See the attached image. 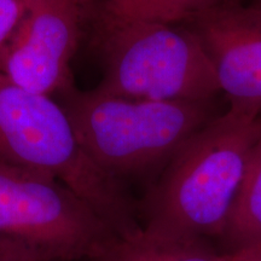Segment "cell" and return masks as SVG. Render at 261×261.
Listing matches in <instances>:
<instances>
[{"label": "cell", "mask_w": 261, "mask_h": 261, "mask_svg": "<svg viewBox=\"0 0 261 261\" xmlns=\"http://www.w3.org/2000/svg\"><path fill=\"white\" fill-rule=\"evenodd\" d=\"M261 117L228 109L182 144L144 202L143 232L167 240L221 237Z\"/></svg>", "instance_id": "obj_1"}, {"label": "cell", "mask_w": 261, "mask_h": 261, "mask_svg": "<svg viewBox=\"0 0 261 261\" xmlns=\"http://www.w3.org/2000/svg\"><path fill=\"white\" fill-rule=\"evenodd\" d=\"M103 65L96 91L127 99L210 102L220 92L217 71L191 28L128 19L86 3Z\"/></svg>", "instance_id": "obj_2"}, {"label": "cell", "mask_w": 261, "mask_h": 261, "mask_svg": "<svg viewBox=\"0 0 261 261\" xmlns=\"http://www.w3.org/2000/svg\"><path fill=\"white\" fill-rule=\"evenodd\" d=\"M0 161L45 173L89 203L122 241L143 228L122 181L94 163L81 146L64 108L0 73Z\"/></svg>", "instance_id": "obj_3"}, {"label": "cell", "mask_w": 261, "mask_h": 261, "mask_svg": "<svg viewBox=\"0 0 261 261\" xmlns=\"http://www.w3.org/2000/svg\"><path fill=\"white\" fill-rule=\"evenodd\" d=\"M64 110L91 160L117 180L167 165L211 121L208 102L127 99L98 91L68 93Z\"/></svg>", "instance_id": "obj_4"}, {"label": "cell", "mask_w": 261, "mask_h": 261, "mask_svg": "<svg viewBox=\"0 0 261 261\" xmlns=\"http://www.w3.org/2000/svg\"><path fill=\"white\" fill-rule=\"evenodd\" d=\"M0 238L39 261H93L121 237L50 174L0 161Z\"/></svg>", "instance_id": "obj_5"}, {"label": "cell", "mask_w": 261, "mask_h": 261, "mask_svg": "<svg viewBox=\"0 0 261 261\" xmlns=\"http://www.w3.org/2000/svg\"><path fill=\"white\" fill-rule=\"evenodd\" d=\"M25 12L0 73L32 92L73 91L70 62L86 17V0H24Z\"/></svg>", "instance_id": "obj_6"}, {"label": "cell", "mask_w": 261, "mask_h": 261, "mask_svg": "<svg viewBox=\"0 0 261 261\" xmlns=\"http://www.w3.org/2000/svg\"><path fill=\"white\" fill-rule=\"evenodd\" d=\"M234 112L261 117V8L223 0L189 19Z\"/></svg>", "instance_id": "obj_7"}, {"label": "cell", "mask_w": 261, "mask_h": 261, "mask_svg": "<svg viewBox=\"0 0 261 261\" xmlns=\"http://www.w3.org/2000/svg\"><path fill=\"white\" fill-rule=\"evenodd\" d=\"M221 237L231 250L261 238V136L252 150Z\"/></svg>", "instance_id": "obj_8"}, {"label": "cell", "mask_w": 261, "mask_h": 261, "mask_svg": "<svg viewBox=\"0 0 261 261\" xmlns=\"http://www.w3.org/2000/svg\"><path fill=\"white\" fill-rule=\"evenodd\" d=\"M100 261H221L200 240H167L143 232L121 241Z\"/></svg>", "instance_id": "obj_9"}, {"label": "cell", "mask_w": 261, "mask_h": 261, "mask_svg": "<svg viewBox=\"0 0 261 261\" xmlns=\"http://www.w3.org/2000/svg\"><path fill=\"white\" fill-rule=\"evenodd\" d=\"M221 2L223 0H100L99 4L117 17L174 24L188 22L198 12Z\"/></svg>", "instance_id": "obj_10"}, {"label": "cell", "mask_w": 261, "mask_h": 261, "mask_svg": "<svg viewBox=\"0 0 261 261\" xmlns=\"http://www.w3.org/2000/svg\"><path fill=\"white\" fill-rule=\"evenodd\" d=\"M23 0H0V67L6 50L23 19Z\"/></svg>", "instance_id": "obj_11"}, {"label": "cell", "mask_w": 261, "mask_h": 261, "mask_svg": "<svg viewBox=\"0 0 261 261\" xmlns=\"http://www.w3.org/2000/svg\"><path fill=\"white\" fill-rule=\"evenodd\" d=\"M221 261H261V238L220 255Z\"/></svg>", "instance_id": "obj_12"}, {"label": "cell", "mask_w": 261, "mask_h": 261, "mask_svg": "<svg viewBox=\"0 0 261 261\" xmlns=\"http://www.w3.org/2000/svg\"><path fill=\"white\" fill-rule=\"evenodd\" d=\"M0 260L6 261H39L15 244L0 238Z\"/></svg>", "instance_id": "obj_13"}, {"label": "cell", "mask_w": 261, "mask_h": 261, "mask_svg": "<svg viewBox=\"0 0 261 261\" xmlns=\"http://www.w3.org/2000/svg\"><path fill=\"white\" fill-rule=\"evenodd\" d=\"M254 5H256V6H260V8H261V0H256V2H255V4H254Z\"/></svg>", "instance_id": "obj_14"}, {"label": "cell", "mask_w": 261, "mask_h": 261, "mask_svg": "<svg viewBox=\"0 0 261 261\" xmlns=\"http://www.w3.org/2000/svg\"><path fill=\"white\" fill-rule=\"evenodd\" d=\"M93 261H100V259L99 260H93Z\"/></svg>", "instance_id": "obj_15"}, {"label": "cell", "mask_w": 261, "mask_h": 261, "mask_svg": "<svg viewBox=\"0 0 261 261\" xmlns=\"http://www.w3.org/2000/svg\"><path fill=\"white\" fill-rule=\"evenodd\" d=\"M0 261H6V260H0Z\"/></svg>", "instance_id": "obj_16"}, {"label": "cell", "mask_w": 261, "mask_h": 261, "mask_svg": "<svg viewBox=\"0 0 261 261\" xmlns=\"http://www.w3.org/2000/svg\"><path fill=\"white\" fill-rule=\"evenodd\" d=\"M23 2H24V0H23Z\"/></svg>", "instance_id": "obj_17"}]
</instances>
